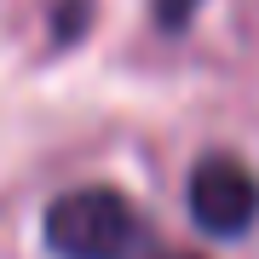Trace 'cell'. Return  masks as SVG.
<instances>
[{"instance_id":"cell-1","label":"cell","mask_w":259,"mask_h":259,"mask_svg":"<svg viewBox=\"0 0 259 259\" xmlns=\"http://www.w3.org/2000/svg\"><path fill=\"white\" fill-rule=\"evenodd\" d=\"M52 259H133L144 242V219L110 185H81L64 190L40 219Z\"/></svg>"},{"instance_id":"cell-2","label":"cell","mask_w":259,"mask_h":259,"mask_svg":"<svg viewBox=\"0 0 259 259\" xmlns=\"http://www.w3.org/2000/svg\"><path fill=\"white\" fill-rule=\"evenodd\" d=\"M190 219L207 236H248L259 219V179L242 156H202L190 167Z\"/></svg>"},{"instance_id":"cell-3","label":"cell","mask_w":259,"mask_h":259,"mask_svg":"<svg viewBox=\"0 0 259 259\" xmlns=\"http://www.w3.org/2000/svg\"><path fill=\"white\" fill-rule=\"evenodd\" d=\"M93 0H58L52 6V40L58 47H75V40L87 35V29H93Z\"/></svg>"},{"instance_id":"cell-4","label":"cell","mask_w":259,"mask_h":259,"mask_svg":"<svg viewBox=\"0 0 259 259\" xmlns=\"http://www.w3.org/2000/svg\"><path fill=\"white\" fill-rule=\"evenodd\" d=\"M196 12H202V0H150V18H156L161 35H185L196 23Z\"/></svg>"},{"instance_id":"cell-5","label":"cell","mask_w":259,"mask_h":259,"mask_svg":"<svg viewBox=\"0 0 259 259\" xmlns=\"http://www.w3.org/2000/svg\"><path fill=\"white\" fill-rule=\"evenodd\" d=\"M185 259H196V253H185Z\"/></svg>"}]
</instances>
